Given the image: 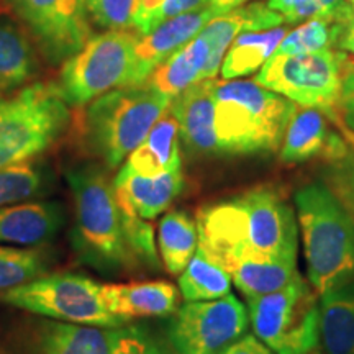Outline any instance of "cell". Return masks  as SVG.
Instances as JSON below:
<instances>
[{"label":"cell","instance_id":"obj_1","mask_svg":"<svg viewBox=\"0 0 354 354\" xmlns=\"http://www.w3.org/2000/svg\"><path fill=\"white\" fill-rule=\"evenodd\" d=\"M198 246L215 261L297 259L294 210L272 189H253L201 210Z\"/></svg>","mask_w":354,"mask_h":354},{"label":"cell","instance_id":"obj_2","mask_svg":"<svg viewBox=\"0 0 354 354\" xmlns=\"http://www.w3.org/2000/svg\"><path fill=\"white\" fill-rule=\"evenodd\" d=\"M297 104L256 81H218L215 135L218 153H272L281 148Z\"/></svg>","mask_w":354,"mask_h":354},{"label":"cell","instance_id":"obj_3","mask_svg":"<svg viewBox=\"0 0 354 354\" xmlns=\"http://www.w3.org/2000/svg\"><path fill=\"white\" fill-rule=\"evenodd\" d=\"M66 177L76 209L73 246L79 259L100 272L131 268L136 258L128 245L113 180L97 166L74 167Z\"/></svg>","mask_w":354,"mask_h":354},{"label":"cell","instance_id":"obj_4","mask_svg":"<svg viewBox=\"0 0 354 354\" xmlns=\"http://www.w3.org/2000/svg\"><path fill=\"white\" fill-rule=\"evenodd\" d=\"M304 234L310 284L318 294L354 279V216L328 185L315 183L294 196Z\"/></svg>","mask_w":354,"mask_h":354},{"label":"cell","instance_id":"obj_5","mask_svg":"<svg viewBox=\"0 0 354 354\" xmlns=\"http://www.w3.org/2000/svg\"><path fill=\"white\" fill-rule=\"evenodd\" d=\"M171 97L141 84L113 88L91 102L84 115L87 148L109 167L120 166L171 107Z\"/></svg>","mask_w":354,"mask_h":354},{"label":"cell","instance_id":"obj_6","mask_svg":"<svg viewBox=\"0 0 354 354\" xmlns=\"http://www.w3.org/2000/svg\"><path fill=\"white\" fill-rule=\"evenodd\" d=\"M69 118L57 84L35 82L12 95L0 92V167L46 151L63 135Z\"/></svg>","mask_w":354,"mask_h":354},{"label":"cell","instance_id":"obj_7","mask_svg":"<svg viewBox=\"0 0 354 354\" xmlns=\"http://www.w3.org/2000/svg\"><path fill=\"white\" fill-rule=\"evenodd\" d=\"M254 333L274 354H310L320 342L317 294L297 274L269 294L248 297Z\"/></svg>","mask_w":354,"mask_h":354},{"label":"cell","instance_id":"obj_8","mask_svg":"<svg viewBox=\"0 0 354 354\" xmlns=\"http://www.w3.org/2000/svg\"><path fill=\"white\" fill-rule=\"evenodd\" d=\"M138 35L109 30L88 38L82 50L64 61L57 87L66 104L82 107L113 88L130 87Z\"/></svg>","mask_w":354,"mask_h":354},{"label":"cell","instance_id":"obj_9","mask_svg":"<svg viewBox=\"0 0 354 354\" xmlns=\"http://www.w3.org/2000/svg\"><path fill=\"white\" fill-rule=\"evenodd\" d=\"M0 300L37 315L79 325L120 328L128 323L107 308L102 299V284L81 274H43L3 290Z\"/></svg>","mask_w":354,"mask_h":354},{"label":"cell","instance_id":"obj_10","mask_svg":"<svg viewBox=\"0 0 354 354\" xmlns=\"http://www.w3.org/2000/svg\"><path fill=\"white\" fill-rule=\"evenodd\" d=\"M346 56L333 50L307 55H272L256 74L254 81L269 91L287 97L302 107L333 112L343 76Z\"/></svg>","mask_w":354,"mask_h":354},{"label":"cell","instance_id":"obj_11","mask_svg":"<svg viewBox=\"0 0 354 354\" xmlns=\"http://www.w3.org/2000/svg\"><path fill=\"white\" fill-rule=\"evenodd\" d=\"M246 328L245 305L227 294L177 308L169 325V342L174 354H220L241 338Z\"/></svg>","mask_w":354,"mask_h":354},{"label":"cell","instance_id":"obj_12","mask_svg":"<svg viewBox=\"0 0 354 354\" xmlns=\"http://www.w3.org/2000/svg\"><path fill=\"white\" fill-rule=\"evenodd\" d=\"M53 64L74 56L92 37L86 0H7Z\"/></svg>","mask_w":354,"mask_h":354},{"label":"cell","instance_id":"obj_13","mask_svg":"<svg viewBox=\"0 0 354 354\" xmlns=\"http://www.w3.org/2000/svg\"><path fill=\"white\" fill-rule=\"evenodd\" d=\"M218 17L214 8L205 6L198 10L183 13L158 25L146 35H138L135 44V73L131 86H141L158 66L192 41L203 26Z\"/></svg>","mask_w":354,"mask_h":354},{"label":"cell","instance_id":"obj_14","mask_svg":"<svg viewBox=\"0 0 354 354\" xmlns=\"http://www.w3.org/2000/svg\"><path fill=\"white\" fill-rule=\"evenodd\" d=\"M349 151L346 140L330 130L326 113L318 109L295 110L281 146V159L289 165L313 158L336 161Z\"/></svg>","mask_w":354,"mask_h":354},{"label":"cell","instance_id":"obj_15","mask_svg":"<svg viewBox=\"0 0 354 354\" xmlns=\"http://www.w3.org/2000/svg\"><path fill=\"white\" fill-rule=\"evenodd\" d=\"M216 79H202L171 102V112L179 123L180 138L192 153H218L215 135Z\"/></svg>","mask_w":354,"mask_h":354},{"label":"cell","instance_id":"obj_16","mask_svg":"<svg viewBox=\"0 0 354 354\" xmlns=\"http://www.w3.org/2000/svg\"><path fill=\"white\" fill-rule=\"evenodd\" d=\"M282 21H284V17L281 13L259 2H253L246 7H238L232 12L212 19L198 33L209 44V59H207L202 79L216 77L230 44L238 35L276 28Z\"/></svg>","mask_w":354,"mask_h":354},{"label":"cell","instance_id":"obj_17","mask_svg":"<svg viewBox=\"0 0 354 354\" xmlns=\"http://www.w3.org/2000/svg\"><path fill=\"white\" fill-rule=\"evenodd\" d=\"M64 223L57 202H20L0 207V245L35 246L55 238Z\"/></svg>","mask_w":354,"mask_h":354},{"label":"cell","instance_id":"obj_18","mask_svg":"<svg viewBox=\"0 0 354 354\" xmlns=\"http://www.w3.org/2000/svg\"><path fill=\"white\" fill-rule=\"evenodd\" d=\"M102 299L110 312L125 318L169 317L177 310V290L169 282L104 284Z\"/></svg>","mask_w":354,"mask_h":354},{"label":"cell","instance_id":"obj_19","mask_svg":"<svg viewBox=\"0 0 354 354\" xmlns=\"http://www.w3.org/2000/svg\"><path fill=\"white\" fill-rule=\"evenodd\" d=\"M179 123L171 109L151 128L148 136L128 154L120 171L154 177L180 169Z\"/></svg>","mask_w":354,"mask_h":354},{"label":"cell","instance_id":"obj_20","mask_svg":"<svg viewBox=\"0 0 354 354\" xmlns=\"http://www.w3.org/2000/svg\"><path fill=\"white\" fill-rule=\"evenodd\" d=\"M118 198L128 203L141 218L153 220L183 192V172L171 171L154 177L118 171L113 179Z\"/></svg>","mask_w":354,"mask_h":354},{"label":"cell","instance_id":"obj_21","mask_svg":"<svg viewBox=\"0 0 354 354\" xmlns=\"http://www.w3.org/2000/svg\"><path fill=\"white\" fill-rule=\"evenodd\" d=\"M120 328L44 322L39 330V348L41 354H113Z\"/></svg>","mask_w":354,"mask_h":354},{"label":"cell","instance_id":"obj_22","mask_svg":"<svg viewBox=\"0 0 354 354\" xmlns=\"http://www.w3.org/2000/svg\"><path fill=\"white\" fill-rule=\"evenodd\" d=\"M320 339L326 354H354V284L320 294Z\"/></svg>","mask_w":354,"mask_h":354},{"label":"cell","instance_id":"obj_23","mask_svg":"<svg viewBox=\"0 0 354 354\" xmlns=\"http://www.w3.org/2000/svg\"><path fill=\"white\" fill-rule=\"evenodd\" d=\"M207 59H209V44L201 35H197L192 41L158 66L145 84L174 99L192 84L201 81Z\"/></svg>","mask_w":354,"mask_h":354},{"label":"cell","instance_id":"obj_24","mask_svg":"<svg viewBox=\"0 0 354 354\" xmlns=\"http://www.w3.org/2000/svg\"><path fill=\"white\" fill-rule=\"evenodd\" d=\"M286 33L287 28L284 26H276L264 32H245L238 35L223 57L220 68L221 77L225 81L245 77L263 68L266 61L276 53Z\"/></svg>","mask_w":354,"mask_h":354},{"label":"cell","instance_id":"obj_25","mask_svg":"<svg viewBox=\"0 0 354 354\" xmlns=\"http://www.w3.org/2000/svg\"><path fill=\"white\" fill-rule=\"evenodd\" d=\"M37 73V55L25 32L0 19V92L24 86Z\"/></svg>","mask_w":354,"mask_h":354},{"label":"cell","instance_id":"obj_26","mask_svg":"<svg viewBox=\"0 0 354 354\" xmlns=\"http://www.w3.org/2000/svg\"><path fill=\"white\" fill-rule=\"evenodd\" d=\"M158 241L167 271L180 274L198 248L197 223L185 212H171L159 223Z\"/></svg>","mask_w":354,"mask_h":354},{"label":"cell","instance_id":"obj_27","mask_svg":"<svg viewBox=\"0 0 354 354\" xmlns=\"http://www.w3.org/2000/svg\"><path fill=\"white\" fill-rule=\"evenodd\" d=\"M179 289L187 302L215 300L230 294L232 277L201 246L180 272Z\"/></svg>","mask_w":354,"mask_h":354},{"label":"cell","instance_id":"obj_28","mask_svg":"<svg viewBox=\"0 0 354 354\" xmlns=\"http://www.w3.org/2000/svg\"><path fill=\"white\" fill-rule=\"evenodd\" d=\"M48 192V174L30 161L0 167V207L28 202Z\"/></svg>","mask_w":354,"mask_h":354},{"label":"cell","instance_id":"obj_29","mask_svg":"<svg viewBox=\"0 0 354 354\" xmlns=\"http://www.w3.org/2000/svg\"><path fill=\"white\" fill-rule=\"evenodd\" d=\"M343 25L322 19L305 20L297 28L286 33L274 55H307L331 50L338 43Z\"/></svg>","mask_w":354,"mask_h":354},{"label":"cell","instance_id":"obj_30","mask_svg":"<svg viewBox=\"0 0 354 354\" xmlns=\"http://www.w3.org/2000/svg\"><path fill=\"white\" fill-rule=\"evenodd\" d=\"M48 271V263L38 251L0 246V290L19 287Z\"/></svg>","mask_w":354,"mask_h":354},{"label":"cell","instance_id":"obj_31","mask_svg":"<svg viewBox=\"0 0 354 354\" xmlns=\"http://www.w3.org/2000/svg\"><path fill=\"white\" fill-rule=\"evenodd\" d=\"M205 6H209V0H138L133 13V28L136 33L146 35L162 21Z\"/></svg>","mask_w":354,"mask_h":354},{"label":"cell","instance_id":"obj_32","mask_svg":"<svg viewBox=\"0 0 354 354\" xmlns=\"http://www.w3.org/2000/svg\"><path fill=\"white\" fill-rule=\"evenodd\" d=\"M118 203H120L122 210L123 228H125L128 245H130L133 254L136 259H141L143 263H148L154 268V266H158V253L151 225L145 218H141L122 198H118Z\"/></svg>","mask_w":354,"mask_h":354},{"label":"cell","instance_id":"obj_33","mask_svg":"<svg viewBox=\"0 0 354 354\" xmlns=\"http://www.w3.org/2000/svg\"><path fill=\"white\" fill-rule=\"evenodd\" d=\"M138 0H87L88 15L107 30L133 28V13Z\"/></svg>","mask_w":354,"mask_h":354},{"label":"cell","instance_id":"obj_34","mask_svg":"<svg viewBox=\"0 0 354 354\" xmlns=\"http://www.w3.org/2000/svg\"><path fill=\"white\" fill-rule=\"evenodd\" d=\"M323 174L326 185L354 216V153L349 149L344 156L328 162Z\"/></svg>","mask_w":354,"mask_h":354},{"label":"cell","instance_id":"obj_35","mask_svg":"<svg viewBox=\"0 0 354 354\" xmlns=\"http://www.w3.org/2000/svg\"><path fill=\"white\" fill-rule=\"evenodd\" d=\"M328 118L335 122L343 138L354 149V68H348L344 73L342 92Z\"/></svg>","mask_w":354,"mask_h":354},{"label":"cell","instance_id":"obj_36","mask_svg":"<svg viewBox=\"0 0 354 354\" xmlns=\"http://www.w3.org/2000/svg\"><path fill=\"white\" fill-rule=\"evenodd\" d=\"M113 354H174L141 326H122Z\"/></svg>","mask_w":354,"mask_h":354},{"label":"cell","instance_id":"obj_37","mask_svg":"<svg viewBox=\"0 0 354 354\" xmlns=\"http://www.w3.org/2000/svg\"><path fill=\"white\" fill-rule=\"evenodd\" d=\"M220 354H274L268 344H264L258 336L243 335L236 342H233L228 348H225Z\"/></svg>","mask_w":354,"mask_h":354},{"label":"cell","instance_id":"obj_38","mask_svg":"<svg viewBox=\"0 0 354 354\" xmlns=\"http://www.w3.org/2000/svg\"><path fill=\"white\" fill-rule=\"evenodd\" d=\"M336 46H338L342 51H346V53H351V55H354V19H351L343 25V30H342V33H339V38H338V43H336Z\"/></svg>","mask_w":354,"mask_h":354},{"label":"cell","instance_id":"obj_39","mask_svg":"<svg viewBox=\"0 0 354 354\" xmlns=\"http://www.w3.org/2000/svg\"><path fill=\"white\" fill-rule=\"evenodd\" d=\"M246 2L248 0H209V6L214 8L218 15H223V13L232 12L234 8L245 6Z\"/></svg>","mask_w":354,"mask_h":354},{"label":"cell","instance_id":"obj_40","mask_svg":"<svg viewBox=\"0 0 354 354\" xmlns=\"http://www.w3.org/2000/svg\"><path fill=\"white\" fill-rule=\"evenodd\" d=\"M300 2H304V0H268V7L279 12L284 17L286 13H289L292 10V8L297 7Z\"/></svg>","mask_w":354,"mask_h":354},{"label":"cell","instance_id":"obj_41","mask_svg":"<svg viewBox=\"0 0 354 354\" xmlns=\"http://www.w3.org/2000/svg\"><path fill=\"white\" fill-rule=\"evenodd\" d=\"M348 2H349V3H353V6H354V0H348Z\"/></svg>","mask_w":354,"mask_h":354},{"label":"cell","instance_id":"obj_42","mask_svg":"<svg viewBox=\"0 0 354 354\" xmlns=\"http://www.w3.org/2000/svg\"><path fill=\"white\" fill-rule=\"evenodd\" d=\"M86 3H87V0H86Z\"/></svg>","mask_w":354,"mask_h":354}]
</instances>
